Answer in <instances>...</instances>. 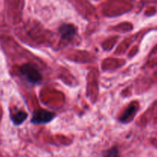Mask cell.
<instances>
[{
  "label": "cell",
  "mask_w": 157,
  "mask_h": 157,
  "mask_svg": "<svg viewBox=\"0 0 157 157\" xmlns=\"http://www.w3.org/2000/svg\"><path fill=\"white\" fill-rule=\"evenodd\" d=\"M22 76L32 84H38L41 82L42 77L37 67L32 64H25L20 67Z\"/></svg>",
  "instance_id": "1"
},
{
  "label": "cell",
  "mask_w": 157,
  "mask_h": 157,
  "mask_svg": "<svg viewBox=\"0 0 157 157\" xmlns=\"http://www.w3.org/2000/svg\"><path fill=\"white\" fill-rule=\"evenodd\" d=\"M55 117V113L47 110H38L35 111L32 118V123L35 124H44L51 122Z\"/></svg>",
  "instance_id": "2"
},
{
  "label": "cell",
  "mask_w": 157,
  "mask_h": 157,
  "mask_svg": "<svg viewBox=\"0 0 157 157\" xmlns=\"http://www.w3.org/2000/svg\"><path fill=\"white\" fill-rule=\"evenodd\" d=\"M59 32L63 40L70 41L75 37V34H76V30L73 25L63 24L60 26Z\"/></svg>",
  "instance_id": "3"
},
{
  "label": "cell",
  "mask_w": 157,
  "mask_h": 157,
  "mask_svg": "<svg viewBox=\"0 0 157 157\" xmlns=\"http://www.w3.org/2000/svg\"><path fill=\"white\" fill-rule=\"evenodd\" d=\"M136 109H137V107H136V105L134 104V103L130 104L129 107H127V108L124 110V113H122L120 121H122V122H125V121H127V120L132 116V115H133L135 113H136Z\"/></svg>",
  "instance_id": "4"
},
{
  "label": "cell",
  "mask_w": 157,
  "mask_h": 157,
  "mask_svg": "<svg viewBox=\"0 0 157 157\" xmlns=\"http://www.w3.org/2000/svg\"><path fill=\"white\" fill-rule=\"evenodd\" d=\"M28 117V114L25 111H18L12 116V121L15 125H20L22 124Z\"/></svg>",
  "instance_id": "5"
},
{
  "label": "cell",
  "mask_w": 157,
  "mask_h": 157,
  "mask_svg": "<svg viewBox=\"0 0 157 157\" xmlns=\"http://www.w3.org/2000/svg\"><path fill=\"white\" fill-rule=\"evenodd\" d=\"M104 157H120L119 151L117 147H113L109 149L104 153Z\"/></svg>",
  "instance_id": "6"
}]
</instances>
